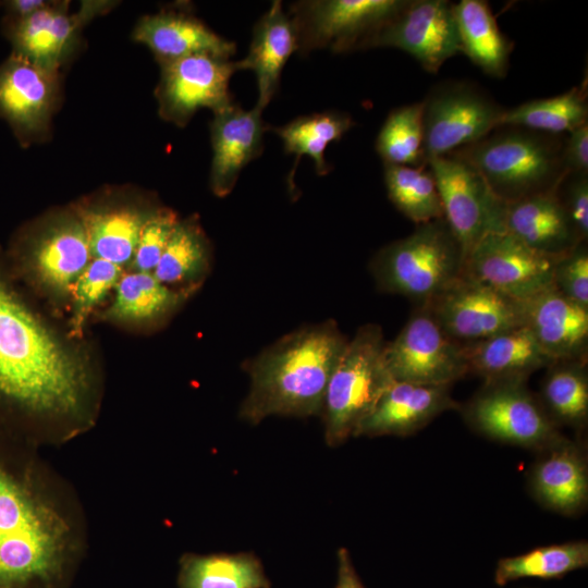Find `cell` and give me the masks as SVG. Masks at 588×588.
I'll use <instances>...</instances> for the list:
<instances>
[{
  "instance_id": "obj_20",
  "label": "cell",
  "mask_w": 588,
  "mask_h": 588,
  "mask_svg": "<svg viewBox=\"0 0 588 588\" xmlns=\"http://www.w3.org/2000/svg\"><path fill=\"white\" fill-rule=\"evenodd\" d=\"M256 106L245 110L236 103L213 112L210 122L212 160L209 184L218 197L228 196L242 170L260 156L264 134L270 130Z\"/></svg>"
},
{
  "instance_id": "obj_42",
  "label": "cell",
  "mask_w": 588,
  "mask_h": 588,
  "mask_svg": "<svg viewBox=\"0 0 588 588\" xmlns=\"http://www.w3.org/2000/svg\"><path fill=\"white\" fill-rule=\"evenodd\" d=\"M562 159L566 173H588V123L568 132L563 140Z\"/></svg>"
},
{
  "instance_id": "obj_21",
  "label": "cell",
  "mask_w": 588,
  "mask_h": 588,
  "mask_svg": "<svg viewBox=\"0 0 588 588\" xmlns=\"http://www.w3.org/2000/svg\"><path fill=\"white\" fill-rule=\"evenodd\" d=\"M451 385H426L393 380L356 436H411L444 412L460 409Z\"/></svg>"
},
{
  "instance_id": "obj_9",
  "label": "cell",
  "mask_w": 588,
  "mask_h": 588,
  "mask_svg": "<svg viewBox=\"0 0 588 588\" xmlns=\"http://www.w3.org/2000/svg\"><path fill=\"white\" fill-rule=\"evenodd\" d=\"M408 0H306L290 5L298 41L307 56L329 48L335 53L358 50L377 29L393 19Z\"/></svg>"
},
{
  "instance_id": "obj_33",
  "label": "cell",
  "mask_w": 588,
  "mask_h": 588,
  "mask_svg": "<svg viewBox=\"0 0 588 588\" xmlns=\"http://www.w3.org/2000/svg\"><path fill=\"white\" fill-rule=\"evenodd\" d=\"M355 125L352 117L341 111H324L298 117L282 126L270 127L283 142L285 154L296 156L290 181L302 156L310 157L316 172L324 175L331 167L324 158L328 145L340 140Z\"/></svg>"
},
{
  "instance_id": "obj_12",
  "label": "cell",
  "mask_w": 588,
  "mask_h": 588,
  "mask_svg": "<svg viewBox=\"0 0 588 588\" xmlns=\"http://www.w3.org/2000/svg\"><path fill=\"white\" fill-rule=\"evenodd\" d=\"M385 366L396 381L451 385L468 371L463 345L451 339L425 305H418L396 338L387 342Z\"/></svg>"
},
{
  "instance_id": "obj_17",
  "label": "cell",
  "mask_w": 588,
  "mask_h": 588,
  "mask_svg": "<svg viewBox=\"0 0 588 588\" xmlns=\"http://www.w3.org/2000/svg\"><path fill=\"white\" fill-rule=\"evenodd\" d=\"M109 5L110 2L89 1L78 12L70 13L69 2L50 1L26 17L4 16L2 29L12 53L46 71L59 73L84 24Z\"/></svg>"
},
{
  "instance_id": "obj_10",
  "label": "cell",
  "mask_w": 588,
  "mask_h": 588,
  "mask_svg": "<svg viewBox=\"0 0 588 588\" xmlns=\"http://www.w3.org/2000/svg\"><path fill=\"white\" fill-rule=\"evenodd\" d=\"M427 163L438 186L443 219L465 258L486 235L505 232L507 203L493 193L475 168L455 155L431 158Z\"/></svg>"
},
{
  "instance_id": "obj_28",
  "label": "cell",
  "mask_w": 588,
  "mask_h": 588,
  "mask_svg": "<svg viewBox=\"0 0 588 588\" xmlns=\"http://www.w3.org/2000/svg\"><path fill=\"white\" fill-rule=\"evenodd\" d=\"M461 52L486 75H506L513 42L501 32L488 2L461 0L453 3Z\"/></svg>"
},
{
  "instance_id": "obj_2",
  "label": "cell",
  "mask_w": 588,
  "mask_h": 588,
  "mask_svg": "<svg viewBox=\"0 0 588 588\" xmlns=\"http://www.w3.org/2000/svg\"><path fill=\"white\" fill-rule=\"evenodd\" d=\"M36 449L0 433V588H69L86 550L82 505Z\"/></svg>"
},
{
  "instance_id": "obj_43",
  "label": "cell",
  "mask_w": 588,
  "mask_h": 588,
  "mask_svg": "<svg viewBox=\"0 0 588 588\" xmlns=\"http://www.w3.org/2000/svg\"><path fill=\"white\" fill-rule=\"evenodd\" d=\"M335 588H366L354 567L348 550L345 548H340L338 551Z\"/></svg>"
},
{
  "instance_id": "obj_5",
  "label": "cell",
  "mask_w": 588,
  "mask_h": 588,
  "mask_svg": "<svg viewBox=\"0 0 588 588\" xmlns=\"http://www.w3.org/2000/svg\"><path fill=\"white\" fill-rule=\"evenodd\" d=\"M465 255L446 221L419 224L377 252L370 270L378 289L422 305L464 271Z\"/></svg>"
},
{
  "instance_id": "obj_25",
  "label": "cell",
  "mask_w": 588,
  "mask_h": 588,
  "mask_svg": "<svg viewBox=\"0 0 588 588\" xmlns=\"http://www.w3.org/2000/svg\"><path fill=\"white\" fill-rule=\"evenodd\" d=\"M297 49L294 23L284 12L282 2L274 0L254 26L247 56L236 61L238 71L250 70L255 74L258 90L256 107L260 110L277 94L282 70Z\"/></svg>"
},
{
  "instance_id": "obj_35",
  "label": "cell",
  "mask_w": 588,
  "mask_h": 588,
  "mask_svg": "<svg viewBox=\"0 0 588 588\" xmlns=\"http://www.w3.org/2000/svg\"><path fill=\"white\" fill-rule=\"evenodd\" d=\"M388 197L395 208L417 225L443 218V207L428 166L384 164Z\"/></svg>"
},
{
  "instance_id": "obj_39",
  "label": "cell",
  "mask_w": 588,
  "mask_h": 588,
  "mask_svg": "<svg viewBox=\"0 0 588 588\" xmlns=\"http://www.w3.org/2000/svg\"><path fill=\"white\" fill-rule=\"evenodd\" d=\"M179 221L177 215L167 208H158L148 218L131 261L134 271L152 273Z\"/></svg>"
},
{
  "instance_id": "obj_32",
  "label": "cell",
  "mask_w": 588,
  "mask_h": 588,
  "mask_svg": "<svg viewBox=\"0 0 588 588\" xmlns=\"http://www.w3.org/2000/svg\"><path fill=\"white\" fill-rule=\"evenodd\" d=\"M539 397L558 426L584 429L588 419L587 360H554L548 367Z\"/></svg>"
},
{
  "instance_id": "obj_37",
  "label": "cell",
  "mask_w": 588,
  "mask_h": 588,
  "mask_svg": "<svg viewBox=\"0 0 588 588\" xmlns=\"http://www.w3.org/2000/svg\"><path fill=\"white\" fill-rule=\"evenodd\" d=\"M375 147L383 164H427L424 155L421 101L393 109L378 133Z\"/></svg>"
},
{
  "instance_id": "obj_26",
  "label": "cell",
  "mask_w": 588,
  "mask_h": 588,
  "mask_svg": "<svg viewBox=\"0 0 588 588\" xmlns=\"http://www.w3.org/2000/svg\"><path fill=\"white\" fill-rule=\"evenodd\" d=\"M463 350L468 371L480 376L485 382L527 380L532 372L554 362L525 326L463 345Z\"/></svg>"
},
{
  "instance_id": "obj_18",
  "label": "cell",
  "mask_w": 588,
  "mask_h": 588,
  "mask_svg": "<svg viewBox=\"0 0 588 588\" xmlns=\"http://www.w3.org/2000/svg\"><path fill=\"white\" fill-rule=\"evenodd\" d=\"M19 249L35 278L56 294H69L91 260L85 226L75 212L62 213L27 230Z\"/></svg>"
},
{
  "instance_id": "obj_11",
  "label": "cell",
  "mask_w": 588,
  "mask_h": 588,
  "mask_svg": "<svg viewBox=\"0 0 588 588\" xmlns=\"http://www.w3.org/2000/svg\"><path fill=\"white\" fill-rule=\"evenodd\" d=\"M425 305L442 330L462 345L525 326L524 302L463 271Z\"/></svg>"
},
{
  "instance_id": "obj_23",
  "label": "cell",
  "mask_w": 588,
  "mask_h": 588,
  "mask_svg": "<svg viewBox=\"0 0 588 588\" xmlns=\"http://www.w3.org/2000/svg\"><path fill=\"white\" fill-rule=\"evenodd\" d=\"M525 327L553 360H587L588 308L551 286L524 301Z\"/></svg>"
},
{
  "instance_id": "obj_4",
  "label": "cell",
  "mask_w": 588,
  "mask_h": 588,
  "mask_svg": "<svg viewBox=\"0 0 588 588\" xmlns=\"http://www.w3.org/2000/svg\"><path fill=\"white\" fill-rule=\"evenodd\" d=\"M563 140L562 135L499 126L450 155L469 163L498 197L511 203L558 186L566 173Z\"/></svg>"
},
{
  "instance_id": "obj_44",
  "label": "cell",
  "mask_w": 588,
  "mask_h": 588,
  "mask_svg": "<svg viewBox=\"0 0 588 588\" xmlns=\"http://www.w3.org/2000/svg\"><path fill=\"white\" fill-rule=\"evenodd\" d=\"M49 2L44 0H10L4 1L2 7L4 8L5 17L22 19L39 11Z\"/></svg>"
},
{
  "instance_id": "obj_1",
  "label": "cell",
  "mask_w": 588,
  "mask_h": 588,
  "mask_svg": "<svg viewBox=\"0 0 588 588\" xmlns=\"http://www.w3.org/2000/svg\"><path fill=\"white\" fill-rule=\"evenodd\" d=\"M94 379L82 356L28 307L0 269V433L35 446L94 422Z\"/></svg>"
},
{
  "instance_id": "obj_8",
  "label": "cell",
  "mask_w": 588,
  "mask_h": 588,
  "mask_svg": "<svg viewBox=\"0 0 588 588\" xmlns=\"http://www.w3.org/2000/svg\"><path fill=\"white\" fill-rule=\"evenodd\" d=\"M421 103L426 161L482 139L505 110L476 84L457 79L438 83Z\"/></svg>"
},
{
  "instance_id": "obj_24",
  "label": "cell",
  "mask_w": 588,
  "mask_h": 588,
  "mask_svg": "<svg viewBox=\"0 0 588 588\" xmlns=\"http://www.w3.org/2000/svg\"><path fill=\"white\" fill-rule=\"evenodd\" d=\"M555 188L507 203L504 231L539 253L561 257L584 241Z\"/></svg>"
},
{
  "instance_id": "obj_29",
  "label": "cell",
  "mask_w": 588,
  "mask_h": 588,
  "mask_svg": "<svg viewBox=\"0 0 588 588\" xmlns=\"http://www.w3.org/2000/svg\"><path fill=\"white\" fill-rule=\"evenodd\" d=\"M177 588H271L261 561L252 552L184 553Z\"/></svg>"
},
{
  "instance_id": "obj_15",
  "label": "cell",
  "mask_w": 588,
  "mask_h": 588,
  "mask_svg": "<svg viewBox=\"0 0 588 588\" xmlns=\"http://www.w3.org/2000/svg\"><path fill=\"white\" fill-rule=\"evenodd\" d=\"M559 258L539 253L506 232L491 233L468 253L464 272L524 302L553 286Z\"/></svg>"
},
{
  "instance_id": "obj_16",
  "label": "cell",
  "mask_w": 588,
  "mask_h": 588,
  "mask_svg": "<svg viewBox=\"0 0 588 588\" xmlns=\"http://www.w3.org/2000/svg\"><path fill=\"white\" fill-rule=\"evenodd\" d=\"M59 73L10 53L0 63V118L23 147L47 137L59 101Z\"/></svg>"
},
{
  "instance_id": "obj_3",
  "label": "cell",
  "mask_w": 588,
  "mask_h": 588,
  "mask_svg": "<svg viewBox=\"0 0 588 588\" xmlns=\"http://www.w3.org/2000/svg\"><path fill=\"white\" fill-rule=\"evenodd\" d=\"M347 342L336 322L327 320L266 347L247 364L250 389L240 417L256 425L272 415H321L329 380Z\"/></svg>"
},
{
  "instance_id": "obj_13",
  "label": "cell",
  "mask_w": 588,
  "mask_h": 588,
  "mask_svg": "<svg viewBox=\"0 0 588 588\" xmlns=\"http://www.w3.org/2000/svg\"><path fill=\"white\" fill-rule=\"evenodd\" d=\"M159 65L155 96L162 120L184 127L200 109L213 113L234 103L229 84L236 61L196 54Z\"/></svg>"
},
{
  "instance_id": "obj_40",
  "label": "cell",
  "mask_w": 588,
  "mask_h": 588,
  "mask_svg": "<svg viewBox=\"0 0 588 588\" xmlns=\"http://www.w3.org/2000/svg\"><path fill=\"white\" fill-rule=\"evenodd\" d=\"M553 286L572 302L588 308V249L586 242L561 256L553 269Z\"/></svg>"
},
{
  "instance_id": "obj_34",
  "label": "cell",
  "mask_w": 588,
  "mask_h": 588,
  "mask_svg": "<svg viewBox=\"0 0 588 588\" xmlns=\"http://www.w3.org/2000/svg\"><path fill=\"white\" fill-rule=\"evenodd\" d=\"M587 565L586 540L543 546L519 555L500 559L494 572V581L499 586H505L522 578H561Z\"/></svg>"
},
{
  "instance_id": "obj_38",
  "label": "cell",
  "mask_w": 588,
  "mask_h": 588,
  "mask_svg": "<svg viewBox=\"0 0 588 588\" xmlns=\"http://www.w3.org/2000/svg\"><path fill=\"white\" fill-rule=\"evenodd\" d=\"M122 267L110 261L93 258L73 287V314L71 318V334L79 336L91 311L115 287L122 277Z\"/></svg>"
},
{
  "instance_id": "obj_22",
  "label": "cell",
  "mask_w": 588,
  "mask_h": 588,
  "mask_svg": "<svg viewBox=\"0 0 588 588\" xmlns=\"http://www.w3.org/2000/svg\"><path fill=\"white\" fill-rule=\"evenodd\" d=\"M133 39L145 45L159 64L196 54L231 60L236 52L233 41L218 35L194 14L180 10L144 15L134 27Z\"/></svg>"
},
{
  "instance_id": "obj_14",
  "label": "cell",
  "mask_w": 588,
  "mask_h": 588,
  "mask_svg": "<svg viewBox=\"0 0 588 588\" xmlns=\"http://www.w3.org/2000/svg\"><path fill=\"white\" fill-rule=\"evenodd\" d=\"M394 48L411 54L436 74L446 60L461 52L453 3L446 0H408L389 22L359 47Z\"/></svg>"
},
{
  "instance_id": "obj_36",
  "label": "cell",
  "mask_w": 588,
  "mask_h": 588,
  "mask_svg": "<svg viewBox=\"0 0 588 588\" xmlns=\"http://www.w3.org/2000/svg\"><path fill=\"white\" fill-rule=\"evenodd\" d=\"M209 242L195 218L180 220L152 271L162 284L177 285L199 280L209 267Z\"/></svg>"
},
{
  "instance_id": "obj_31",
  "label": "cell",
  "mask_w": 588,
  "mask_h": 588,
  "mask_svg": "<svg viewBox=\"0 0 588 588\" xmlns=\"http://www.w3.org/2000/svg\"><path fill=\"white\" fill-rule=\"evenodd\" d=\"M586 86L585 83L553 97L505 109L500 126H517L551 135L568 133L588 121Z\"/></svg>"
},
{
  "instance_id": "obj_7",
  "label": "cell",
  "mask_w": 588,
  "mask_h": 588,
  "mask_svg": "<svg viewBox=\"0 0 588 588\" xmlns=\"http://www.w3.org/2000/svg\"><path fill=\"white\" fill-rule=\"evenodd\" d=\"M460 411L475 432L503 444L539 452L564 437L524 379L483 382Z\"/></svg>"
},
{
  "instance_id": "obj_27",
  "label": "cell",
  "mask_w": 588,
  "mask_h": 588,
  "mask_svg": "<svg viewBox=\"0 0 588 588\" xmlns=\"http://www.w3.org/2000/svg\"><path fill=\"white\" fill-rule=\"evenodd\" d=\"M157 209L126 201L78 207L91 258L131 264L142 228Z\"/></svg>"
},
{
  "instance_id": "obj_19",
  "label": "cell",
  "mask_w": 588,
  "mask_h": 588,
  "mask_svg": "<svg viewBox=\"0 0 588 588\" xmlns=\"http://www.w3.org/2000/svg\"><path fill=\"white\" fill-rule=\"evenodd\" d=\"M528 488L542 506L565 516L581 514L588 504V458L583 441L563 437L537 452Z\"/></svg>"
},
{
  "instance_id": "obj_30",
  "label": "cell",
  "mask_w": 588,
  "mask_h": 588,
  "mask_svg": "<svg viewBox=\"0 0 588 588\" xmlns=\"http://www.w3.org/2000/svg\"><path fill=\"white\" fill-rule=\"evenodd\" d=\"M114 299L105 316L122 322H152L171 314L184 299V292L160 283L151 272L122 274Z\"/></svg>"
},
{
  "instance_id": "obj_6",
  "label": "cell",
  "mask_w": 588,
  "mask_h": 588,
  "mask_svg": "<svg viewBox=\"0 0 588 588\" xmlns=\"http://www.w3.org/2000/svg\"><path fill=\"white\" fill-rule=\"evenodd\" d=\"M387 341L382 328L367 323L356 331L329 380L321 416L329 446L355 437L393 381L384 362Z\"/></svg>"
},
{
  "instance_id": "obj_41",
  "label": "cell",
  "mask_w": 588,
  "mask_h": 588,
  "mask_svg": "<svg viewBox=\"0 0 588 588\" xmlns=\"http://www.w3.org/2000/svg\"><path fill=\"white\" fill-rule=\"evenodd\" d=\"M555 191L580 240L587 242L588 173H565Z\"/></svg>"
}]
</instances>
